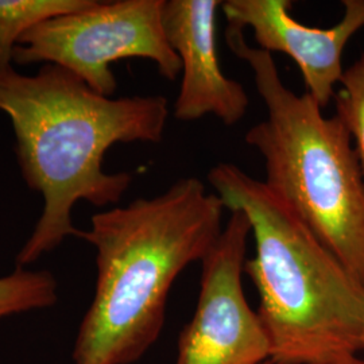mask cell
Wrapping results in <instances>:
<instances>
[{
  "mask_svg": "<svg viewBox=\"0 0 364 364\" xmlns=\"http://www.w3.org/2000/svg\"><path fill=\"white\" fill-rule=\"evenodd\" d=\"M0 111L11 120L23 180L43 200L34 231L16 257L19 267L78 236L72 220L78 201L117 204L134 177L105 171L107 150L115 144H158L169 119L164 96L107 97L52 64L31 76L14 68L0 70Z\"/></svg>",
  "mask_w": 364,
  "mask_h": 364,
  "instance_id": "cell-1",
  "label": "cell"
},
{
  "mask_svg": "<svg viewBox=\"0 0 364 364\" xmlns=\"http://www.w3.org/2000/svg\"><path fill=\"white\" fill-rule=\"evenodd\" d=\"M225 207L196 177L162 195L102 210L78 232L96 250V289L78 329L75 364H132L159 336L177 277L205 258Z\"/></svg>",
  "mask_w": 364,
  "mask_h": 364,
  "instance_id": "cell-2",
  "label": "cell"
},
{
  "mask_svg": "<svg viewBox=\"0 0 364 364\" xmlns=\"http://www.w3.org/2000/svg\"><path fill=\"white\" fill-rule=\"evenodd\" d=\"M230 212L246 215L255 255L245 263L270 360L320 364L364 350V287L266 186L232 164L209 170Z\"/></svg>",
  "mask_w": 364,
  "mask_h": 364,
  "instance_id": "cell-3",
  "label": "cell"
},
{
  "mask_svg": "<svg viewBox=\"0 0 364 364\" xmlns=\"http://www.w3.org/2000/svg\"><path fill=\"white\" fill-rule=\"evenodd\" d=\"M225 39L267 111L245 135L264 161L263 182L364 287V174L350 131L309 93L289 90L272 54L250 46L243 30L228 26Z\"/></svg>",
  "mask_w": 364,
  "mask_h": 364,
  "instance_id": "cell-4",
  "label": "cell"
},
{
  "mask_svg": "<svg viewBox=\"0 0 364 364\" xmlns=\"http://www.w3.org/2000/svg\"><path fill=\"white\" fill-rule=\"evenodd\" d=\"M165 0H115L41 23L19 39L14 61L52 64L81 78L92 91L112 97L117 81L111 65L127 58L153 61L162 77L174 81L181 61L164 30Z\"/></svg>",
  "mask_w": 364,
  "mask_h": 364,
  "instance_id": "cell-5",
  "label": "cell"
},
{
  "mask_svg": "<svg viewBox=\"0 0 364 364\" xmlns=\"http://www.w3.org/2000/svg\"><path fill=\"white\" fill-rule=\"evenodd\" d=\"M250 223L230 212L220 236L201 260V284L195 314L178 340L176 364H262L270 344L257 311L243 290Z\"/></svg>",
  "mask_w": 364,
  "mask_h": 364,
  "instance_id": "cell-6",
  "label": "cell"
},
{
  "mask_svg": "<svg viewBox=\"0 0 364 364\" xmlns=\"http://www.w3.org/2000/svg\"><path fill=\"white\" fill-rule=\"evenodd\" d=\"M291 6V0H227L221 11L228 26L250 27L262 50L289 55L299 66L306 93L324 109L346 70L344 49L364 27V0H344L343 18L329 28L299 23L290 14Z\"/></svg>",
  "mask_w": 364,
  "mask_h": 364,
  "instance_id": "cell-7",
  "label": "cell"
},
{
  "mask_svg": "<svg viewBox=\"0 0 364 364\" xmlns=\"http://www.w3.org/2000/svg\"><path fill=\"white\" fill-rule=\"evenodd\" d=\"M220 0H165L162 22L170 48L181 61V84L174 117L193 122L204 117L235 126L247 114V92L221 69L216 46Z\"/></svg>",
  "mask_w": 364,
  "mask_h": 364,
  "instance_id": "cell-8",
  "label": "cell"
},
{
  "mask_svg": "<svg viewBox=\"0 0 364 364\" xmlns=\"http://www.w3.org/2000/svg\"><path fill=\"white\" fill-rule=\"evenodd\" d=\"M93 0H0V70L13 68L14 50L30 30L53 18L76 13Z\"/></svg>",
  "mask_w": 364,
  "mask_h": 364,
  "instance_id": "cell-9",
  "label": "cell"
},
{
  "mask_svg": "<svg viewBox=\"0 0 364 364\" xmlns=\"http://www.w3.org/2000/svg\"><path fill=\"white\" fill-rule=\"evenodd\" d=\"M57 302V281L49 272H30L16 266L0 277V318L50 308Z\"/></svg>",
  "mask_w": 364,
  "mask_h": 364,
  "instance_id": "cell-10",
  "label": "cell"
},
{
  "mask_svg": "<svg viewBox=\"0 0 364 364\" xmlns=\"http://www.w3.org/2000/svg\"><path fill=\"white\" fill-rule=\"evenodd\" d=\"M333 100L336 115L351 134L364 174V53L344 70Z\"/></svg>",
  "mask_w": 364,
  "mask_h": 364,
  "instance_id": "cell-11",
  "label": "cell"
},
{
  "mask_svg": "<svg viewBox=\"0 0 364 364\" xmlns=\"http://www.w3.org/2000/svg\"><path fill=\"white\" fill-rule=\"evenodd\" d=\"M320 364H364V360L363 359H359L358 355H350V356H344V358H340V359H335V360Z\"/></svg>",
  "mask_w": 364,
  "mask_h": 364,
  "instance_id": "cell-12",
  "label": "cell"
},
{
  "mask_svg": "<svg viewBox=\"0 0 364 364\" xmlns=\"http://www.w3.org/2000/svg\"><path fill=\"white\" fill-rule=\"evenodd\" d=\"M262 364H279V363H277V362H274V360H267V362H264V363H262Z\"/></svg>",
  "mask_w": 364,
  "mask_h": 364,
  "instance_id": "cell-13",
  "label": "cell"
}]
</instances>
